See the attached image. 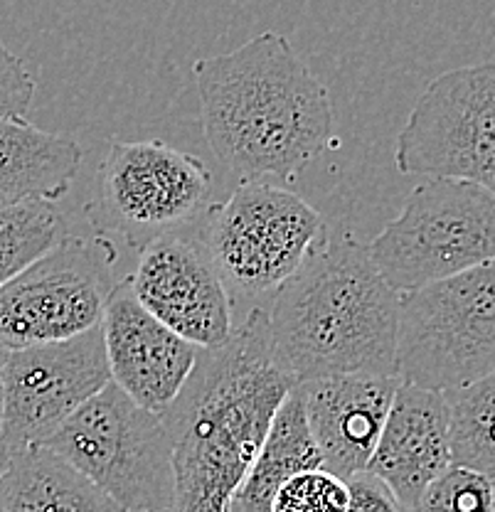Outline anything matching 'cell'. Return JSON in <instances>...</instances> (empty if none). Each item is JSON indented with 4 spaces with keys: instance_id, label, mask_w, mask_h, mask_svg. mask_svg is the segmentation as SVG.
<instances>
[{
    "instance_id": "1",
    "label": "cell",
    "mask_w": 495,
    "mask_h": 512,
    "mask_svg": "<svg viewBox=\"0 0 495 512\" xmlns=\"http://www.w3.org/2000/svg\"><path fill=\"white\" fill-rule=\"evenodd\" d=\"M296 377L271 350L269 316L254 308L230 338L200 348L161 416L173 441L170 512H225Z\"/></svg>"
},
{
    "instance_id": "4",
    "label": "cell",
    "mask_w": 495,
    "mask_h": 512,
    "mask_svg": "<svg viewBox=\"0 0 495 512\" xmlns=\"http://www.w3.org/2000/svg\"><path fill=\"white\" fill-rule=\"evenodd\" d=\"M42 446L126 512H170L175 476L168 426L116 382L99 389Z\"/></svg>"
},
{
    "instance_id": "21",
    "label": "cell",
    "mask_w": 495,
    "mask_h": 512,
    "mask_svg": "<svg viewBox=\"0 0 495 512\" xmlns=\"http://www.w3.org/2000/svg\"><path fill=\"white\" fill-rule=\"evenodd\" d=\"M409 512H493V480L451 463L422 490Z\"/></svg>"
},
{
    "instance_id": "8",
    "label": "cell",
    "mask_w": 495,
    "mask_h": 512,
    "mask_svg": "<svg viewBox=\"0 0 495 512\" xmlns=\"http://www.w3.org/2000/svg\"><path fill=\"white\" fill-rule=\"evenodd\" d=\"M212 173L200 158L163 141H111L89 220L133 249L178 232L207 205Z\"/></svg>"
},
{
    "instance_id": "10",
    "label": "cell",
    "mask_w": 495,
    "mask_h": 512,
    "mask_svg": "<svg viewBox=\"0 0 495 512\" xmlns=\"http://www.w3.org/2000/svg\"><path fill=\"white\" fill-rule=\"evenodd\" d=\"M114 249L65 237L0 286V345L8 350L65 340L101 323Z\"/></svg>"
},
{
    "instance_id": "29",
    "label": "cell",
    "mask_w": 495,
    "mask_h": 512,
    "mask_svg": "<svg viewBox=\"0 0 495 512\" xmlns=\"http://www.w3.org/2000/svg\"><path fill=\"white\" fill-rule=\"evenodd\" d=\"M225 512H230V510H225Z\"/></svg>"
},
{
    "instance_id": "16",
    "label": "cell",
    "mask_w": 495,
    "mask_h": 512,
    "mask_svg": "<svg viewBox=\"0 0 495 512\" xmlns=\"http://www.w3.org/2000/svg\"><path fill=\"white\" fill-rule=\"evenodd\" d=\"M82 165V146L69 133H52L25 119L0 121V205L60 200Z\"/></svg>"
},
{
    "instance_id": "3",
    "label": "cell",
    "mask_w": 495,
    "mask_h": 512,
    "mask_svg": "<svg viewBox=\"0 0 495 512\" xmlns=\"http://www.w3.org/2000/svg\"><path fill=\"white\" fill-rule=\"evenodd\" d=\"M266 316L274 357L296 382L397 375L399 293L350 229H323Z\"/></svg>"
},
{
    "instance_id": "13",
    "label": "cell",
    "mask_w": 495,
    "mask_h": 512,
    "mask_svg": "<svg viewBox=\"0 0 495 512\" xmlns=\"http://www.w3.org/2000/svg\"><path fill=\"white\" fill-rule=\"evenodd\" d=\"M111 382L141 407L161 414L193 372L200 348L146 311L129 276L111 286L101 316Z\"/></svg>"
},
{
    "instance_id": "6",
    "label": "cell",
    "mask_w": 495,
    "mask_h": 512,
    "mask_svg": "<svg viewBox=\"0 0 495 512\" xmlns=\"http://www.w3.org/2000/svg\"><path fill=\"white\" fill-rule=\"evenodd\" d=\"M367 249L399 296L449 279L495 259V195L468 180H424Z\"/></svg>"
},
{
    "instance_id": "27",
    "label": "cell",
    "mask_w": 495,
    "mask_h": 512,
    "mask_svg": "<svg viewBox=\"0 0 495 512\" xmlns=\"http://www.w3.org/2000/svg\"><path fill=\"white\" fill-rule=\"evenodd\" d=\"M493 512H495V480H493Z\"/></svg>"
},
{
    "instance_id": "14",
    "label": "cell",
    "mask_w": 495,
    "mask_h": 512,
    "mask_svg": "<svg viewBox=\"0 0 495 512\" xmlns=\"http://www.w3.org/2000/svg\"><path fill=\"white\" fill-rule=\"evenodd\" d=\"M399 382L397 375H328L298 382L326 471L343 480L365 471Z\"/></svg>"
},
{
    "instance_id": "15",
    "label": "cell",
    "mask_w": 495,
    "mask_h": 512,
    "mask_svg": "<svg viewBox=\"0 0 495 512\" xmlns=\"http://www.w3.org/2000/svg\"><path fill=\"white\" fill-rule=\"evenodd\" d=\"M449 466V409L444 392L399 382L365 471L380 478L409 510L431 480Z\"/></svg>"
},
{
    "instance_id": "2",
    "label": "cell",
    "mask_w": 495,
    "mask_h": 512,
    "mask_svg": "<svg viewBox=\"0 0 495 512\" xmlns=\"http://www.w3.org/2000/svg\"><path fill=\"white\" fill-rule=\"evenodd\" d=\"M202 133L212 156L242 180H296L330 146L326 84L281 32L193 64Z\"/></svg>"
},
{
    "instance_id": "26",
    "label": "cell",
    "mask_w": 495,
    "mask_h": 512,
    "mask_svg": "<svg viewBox=\"0 0 495 512\" xmlns=\"http://www.w3.org/2000/svg\"><path fill=\"white\" fill-rule=\"evenodd\" d=\"M5 357H8V348L0 345V424H3V370H5Z\"/></svg>"
},
{
    "instance_id": "18",
    "label": "cell",
    "mask_w": 495,
    "mask_h": 512,
    "mask_svg": "<svg viewBox=\"0 0 495 512\" xmlns=\"http://www.w3.org/2000/svg\"><path fill=\"white\" fill-rule=\"evenodd\" d=\"M323 468V456L311 434L301 384H296L276 409L262 446L242 483L232 493L230 512H271L276 490L296 473Z\"/></svg>"
},
{
    "instance_id": "9",
    "label": "cell",
    "mask_w": 495,
    "mask_h": 512,
    "mask_svg": "<svg viewBox=\"0 0 495 512\" xmlns=\"http://www.w3.org/2000/svg\"><path fill=\"white\" fill-rule=\"evenodd\" d=\"M395 165L404 175L456 178L495 195V64L439 74L399 131Z\"/></svg>"
},
{
    "instance_id": "24",
    "label": "cell",
    "mask_w": 495,
    "mask_h": 512,
    "mask_svg": "<svg viewBox=\"0 0 495 512\" xmlns=\"http://www.w3.org/2000/svg\"><path fill=\"white\" fill-rule=\"evenodd\" d=\"M345 483H348L345 512H409L399 503L397 495L380 478L372 476L370 471L358 473V476L348 478Z\"/></svg>"
},
{
    "instance_id": "28",
    "label": "cell",
    "mask_w": 495,
    "mask_h": 512,
    "mask_svg": "<svg viewBox=\"0 0 495 512\" xmlns=\"http://www.w3.org/2000/svg\"><path fill=\"white\" fill-rule=\"evenodd\" d=\"M131 512H148V510H131Z\"/></svg>"
},
{
    "instance_id": "11",
    "label": "cell",
    "mask_w": 495,
    "mask_h": 512,
    "mask_svg": "<svg viewBox=\"0 0 495 512\" xmlns=\"http://www.w3.org/2000/svg\"><path fill=\"white\" fill-rule=\"evenodd\" d=\"M109 382L101 323L72 338L8 350L0 436L10 448L42 446Z\"/></svg>"
},
{
    "instance_id": "12",
    "label": "cell",
    "mask_w": 495,
    "mask_h": 512,
    "mask_svg": "<svg viewBox=\"0 0 495 512\" xmlns=\"http://www.w3.org/2000/svg\"><path fill=\"white\" fill-rule=\"evenodd\" d=\"M129 281L146 311L198 348L230 338L232 296L200 239L175 232L151 239L141 247Z\"/></svg>"
},
{
    "instance_id": "5",
    "label": "cell",
    "mask_w": 495,
    "mask_h": 512,
    "mask_svg": "<svg viewBox=\"0 0 495 512\" xmlns=\"http://www.w3.org/2000/svg\"><path fill=\"white\" fill-rule=\"evenodd\" d=\"M491 372L495 259L399 296V380L444 392Z\"/></svg>"
},
{
    "instance_id": "17",
    "label": "cell",
    "mask_w": 495,
    "mask_h": 512,
    "mask_svg": "<svg viewBox=\"0 0 495 512\" xmlns=\"http://www.w3.org/2000/svg\"><path fill=\"white\" fill-rule=\"evenodd\" d=\"M0 512H126L45 446L13 448L0 476Z\"/></svg>"
},
{
    "instance_id": "23",
    "label": "cell",
    "mask_w": 495,
    "mask_h": 512,
    "mask_svg": "<svg viewBox=\"0 0 495 512\" xmlns=\"http://www.w3.org/2000/svg\"><path fill=\"white\" fill-rule=\"evenodd\" d=\"M35 79L23 60L0 40V121L25 119L33 106Z\"/></svg>"
},
{
    "instance_id": "7",
    "label": "cell",
    "mask_w": 495,
    "mask_h": 512,
    "mask_svg": "<svg viewBox=\"0 0 495 512\" xmlns=\"http://www.w3.org/2000/svg\"><path fill=\"white\" fill-rule=\"evenodd\" d=\"M323 229L321 212L294 190L242 180L225 202L207 207L200 244L230 296L259 298L294 274Z\"/></svg>"
},
{
    "instance_id": "22",
    "label": "cell",
    "mask_w": 495,
    "mask_h": 512,
    "mask_svg": "<svg viewBox=\"0 0 495 512\" xmlns=\"http://www.w3.org/2000/svg\"><path fill=\"white\" fill-rule=\"evenodd\" d=\"M348 483L326 468L296 473L276 490L271 512H345Z\"/></svg>"
},
{
    "instance_id": "19",
    "label": "cell",
    "mask_w": 495,
    "mask_h": 512,
    "mask_svg": "<svg viewBox=\"0 0 495 512\" xmlns=\"http://www.w3.org/2000/svg\"><path fill=\"white\" fill-rule=\"evenodd\" d=\"M454 466L495 480V372L444 389Z\"/></svg>"
},
{
    "instance_id": "20",
    "label": "cell",
    "mask_w": 495,
    "mask_h": 512,
    "mask_svg": "<svg viewBox=\"0 0 495 512\" xmlns=\"http://www.w3.org/2000/svg\"><path fill=\"white\" fill-rule=\"evenodd\" d=\"M69 237L55 202L30 200L0 205V286Z\"/></svg>"
},
{
    "instance_id": "25",
    "label": "cell",
    "mask_w": 495,
    "mask_h": 512,
    "mask_svg": "<svg viewBox=\"0 0 495 512\" xmlns=\"http://www.w3.org/2000/svg\"><path fill=\"white\" fill-rule=\"evenodd\" d=\"M10 456H13V448H10L8 441H5L3 436H0V476H3V471H5V468H8Z\"/></svg>"
}]
</instances>
